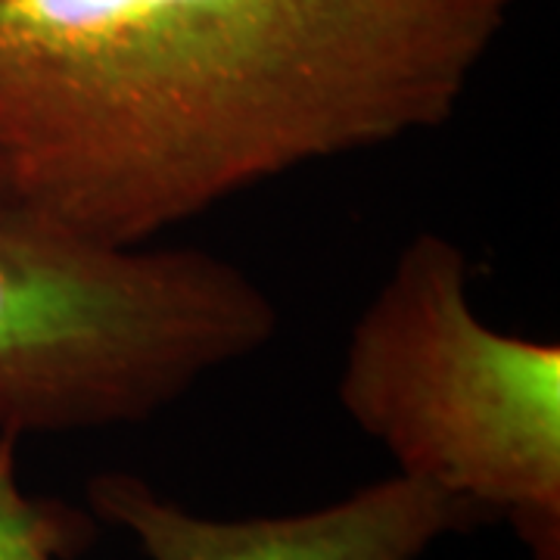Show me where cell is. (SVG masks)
Here are the masks:
<instances>
[{
    "label": "cell",
    "mask_w": 560,
    "mask_h": 560,
    "mask_svg": "<svg viewBox=\"0 0 560 560\" xmlns=\"http://www.w3.org/2000/svg\"><path fill=\"white\" fill-rule=\"evenodd\" d=\"M517 0H0V190L97 241L430 131Z\"/></svg>",
    "instance_id": "obj_1"
},
{
    "label": "cell",
    "mask_w": 560,
    "mask_h": 560,
    "mask_svg": "<svg viewBox=\"0 0 560 560\" xmlns=\"http://www.w3.org/2000/svg\"><path fill=\"white\" fill-rule=\"evenodd\" d=\"M340 401L399 474L560 560V346L480 320L458 243L420 231L401 249L352 327Z\"/></svg>",
    "instance_id": "obj_2"
},
{
    "label": "cell",
    "mask_w": 560,
    "mask_h": 560,
    "mask_svg": "<svg viewBox=\"0 0 560 560\" xmlns=\"http://www.w3.org/2000/svg\"><path fill=\"white\" fill-rule=\"evenodd\" d=\"M187 342V280L165 249L0 202V440L156 415Z\"/></svg>",
    "instance_id": "obj_3"
},
{
    "label": "cell",
    "mask_w": 560,
    "mask_h": 560,
    "mask_svg": "<svg viewBox=\"0 0 560 560\" xmlns=\"http://www.w3.org/2000/svg\"><path fill=\"white\" fill-rule=\"evenodd\" d=\"M88 499L150 560H418L436 539L482 521L464 501L405 474L318 511L253 521L197 517L135 474L94 477Z\"/></svg>",
    "instance_id": "obj_4"
},
{
    "label": "cell",
    "mask_w": 560,
    "mask_h": 560,
    "mask_svg": "<svg viewBox=\"0 0 560 560\" xmlns=\"http://www.w3.org/2000/svg\"><path fill=\"white\" fill-rule=\"evenodd\" d=\"M16 442L0 440V560H60L79 548L88 526L79 514L28 499L16 480Z\"/></svg>",
    "instance_id": "obj_5"
},
{
    "label": "cell",
    "mask_w": 560,
    "mask_h": 560,
    "mask_svg": "<svg viewBox=\"0 0 560 560\" xmlns=\"http://www.w3.org/2000/svg\"><path fill=\"white\" fill-rule=\"evenodd\" d=\"M0 202H7V197H3V190H0Z\"/></svg>",
    "instance_id": "obj_6"
}]
</instances>
